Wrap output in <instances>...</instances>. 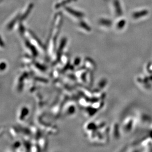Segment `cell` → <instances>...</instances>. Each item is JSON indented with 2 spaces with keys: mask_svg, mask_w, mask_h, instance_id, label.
Returning <instances> with one entry per match:
<instances>
[{
  "mask_svg": "<svg viewBox=\"0 0 152 152\" xmlns=\"http://www.w3.org/2000/svg\"><path fill=\"white\" fill-rule=\"evenodd\" d=\"M66 12H68V13L70 14V15H72V16L77 17V18H80V17H83L84 16L83 13H82L81 12H78V11L73 10V9L70 8V7H66Z\"/></svg>",
  "mask_w": 152,
  "mask_h": 152,
  "instance_id": "1",
  "label": "cell"
},
{
  "mask_svg": "<svg viewBox=\"0 0 152 152\" xmlns=\"http://www.w3.org/2000/svg\"><path fill=\"white\" fill-rule=\"evenodd\" d=\"M33 7V4H29L28 9L26 10V12H25L24 15L21 17V19L22 20H24V19H26L27 16L29 15V13L30 12L31 10H32Z\"/></svg>",
  "mask_w": 152,
  "mask_h": 152,
  "instance_id": "2",
  "label": "cell"
},
{
  "mask_svg": "<svg viewBox=\"0 0 152 152\" xmlns=\"http://www.w3.org/2000/svg\"><path fill=\"white\" fill-rule=\"evenodd\" d=\"M79 25H80L81 27L83 29H84L85 30L88 31H90V27L85 22L81 21L80 23L79 24Z\"/></svg>",
  "mask_w": 152,
  "mask_h": 152,
  "instance_id": "3",
  "label": "cell"
}]
</instances>
